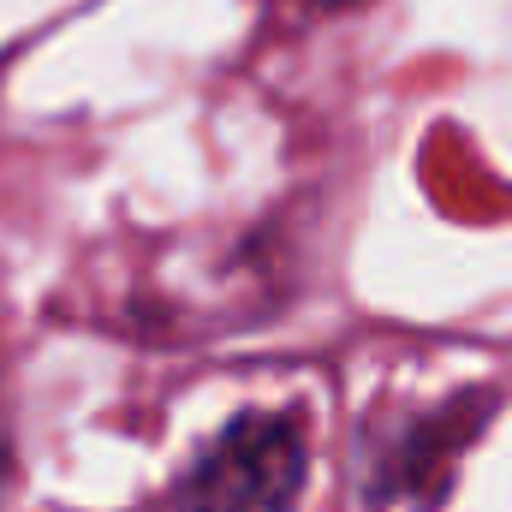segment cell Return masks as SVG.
Listing matches in <instances>:
<instances>
[{
	"label": "cell",
	"mask_w": 512,
	"mask_h": 512,
	"mask_svg": "<svg viewBox=\"0 0 512 512\" xmlns=\"http://www.w3.org/2000/svg\"><path fill=\"white\" fill-rule=\"evenodd\" d=\"M304 489V435L286 417H233L185 483V512H292Z\"/></svg>",
	"instance_id": "cell-1"
}]
</instances>
